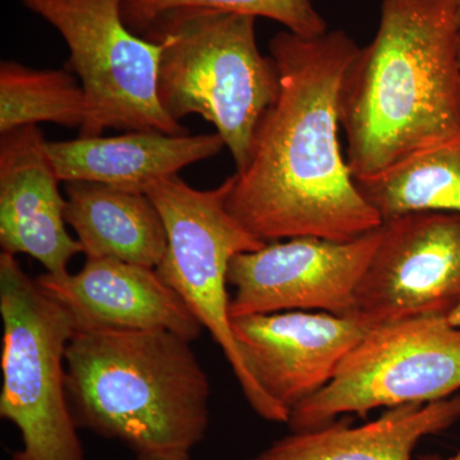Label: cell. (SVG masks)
Masks as SVG:
<instances>
[{
    "mask_svg": "<svg viewBox=\"0 0 460 460\" xmlns=\"http://www.w3.org/2000/svg\"><path fill=\"white\" fill-rule=\"evenodd\" d=\"M343 30L314 38L284 30L269 41L280 90L246 165L230 175L226 208L265 243L298 237L347 242L380 228L339 141L341 84L359 50Z\"/></svg>",
    "mask_w": 460,
    "mask_h": 460,
    "instance_id": "obj_1",
    "label": "cell"
},
{
    "mask_svg": "<svg viewBox=\"0 0 460 460\" xmlns=\"http://www.w3.org/2000/svg\"><path fill=\"white\" fill-rule=\"evenodd\" d=\"M339 111L354 180L458 133L453 0H383L376 35L345 72Z\"/></svg>",
    "mask_w": 460,
    "mask_h": 460,
    "instance_id": "obj_2",
    "label": "cell"
},
{
    "mask_svg": "<svg viewBox=\"0 0 460 460\" xmlns=\"http://www.w3.org/2000/svg\"><path fill=\"white\" fill-rule=\"evenodd\" d=\"M66 395L78 429L138 454H190L210 422L211 386L187 339L165 330L75 332Z\"/></svg>",
    "mask_w": 460,
    "mask_h": 460,
    "instance_id": "obj_3",
    "label": "cell"
},
{
    "mask_svg": "<svg viewBox=\"0 0 460 460\" xmlns=\"http://www.w3.org/2000/svg\"><path fill=\"white\" fill-rule=\"evenodd\" d=\"M256 17L181 9L157 20L142 38L163 45L157 96L181 123L198 114L213 124L234 160L246 165L260 122L279 95V71L260 53Z\"/></svg>",
    "mask_w": 460,
    "mask_h": 460,
    "instance_id": "obj_4",
    "label": "cell"
},
{
    "mask_svg": "<svg viewBox=\"0 0 460 460\" xmlns=\"http://www.w3.org/2000/svg\"><path fill=\"white\" fill-rule=\"evenodd\" d=\"M0 416L22 440L12 459L84 460L66 395V354L74 323L16 256L5 252L0 255Z\"/></svg>",
    "mask_w": 460,
    "mask_h": 460,
    "instance_id": "obj_5",
    "label": "cell"
},
{
    "mask_svg": "<svg viewBox=\"0 0 460 460\" xmlns=\"http://www.w3.org/2000/svg\"><path fill=\"white\" fill-rule=\"evenodd\" d=\"M232 180L213 190H196L180 175L151 184L146 195L156 206L168 235V250L157 274L181 296L223 350L253 411L270 422L288 423L289 411L263 393L248 372L230 316L228 272L239 253L265 246L229 214Z\"/></svg>",
    "mask_w": 460,
    "mask_h": 460,
    "instance_id": "obj_6",
    "label": "cell"
},
{
    "mask_svg": "<svg viewBox=\"0 0 460 460\" xmlns=\"http://www.w3.org/2000/svg\"><path fill=\"white\" fill-rule=\"evenodd\" d=\"M65 39L66 68L80 78L86 118L80 137L107 129L189 135L165 113L157 96L163 45L129 30L122 0H18Z\"/></svg>",
    "mask_w": 460,
    "mask_h": 460,
    "instance_id": "obj_7",
    "label": "cell"
},
{
    "mask_svg": "<svg viewBox=\"0 0 460 460\" xmlns=\"http://www.w3.org/2000/svg\"><path fill=\"white\" fill-rule=\"evenodd\" d=\"M460 390V328L420 317L372 328L317 394L290 411V431L323 428L343 414L428 404Z\"/></svg>",
    "mask_w": 460,
    "mask_h": 460,
    "instance_id": "obj_8",
    "label": "cell"
},
{
    "mask_svg": "<svg viewBox=\"0 0 460 460\" xmlns=\"http://www.w3.org/2000/svg\"><path fill=\"white\" fill-rule=\"evenodd\" d=\"M383 226L353 241L298 237L239 253L229 266L230 316L313 311L356 314V292Z\"/></svg>",
    "mask_w": 460,
    "mask_h": 460,
    "instance_id": "obj_9",
    "label": "cell"
},
{
    "mask_svg": "<svg viewBox=\"0 0 460 460\" xmlns=\"http://www.w3.org/2000/svg\"><path fill=\"white\" fill-rule=\"evenodd\" d=\"M460 304V214L428 211L383 223L356 292V316L378 326L447 317Z\"/></svg>",
    "mask_w": 460,
    "mask_h": 460,
    "instance_id": "obj_10",
    "label": "cell"
},
{
    "mask_svg": "<svg viewBox=\"0 0 460 460\" xmlns=\"http://www.w3.org/2000/svg\"><path fill=\"white\" fill-rule=\"evenodd\" d=\"M248 372L287 411L317 394L374 326L356 316L288 311L232 319Z\"/></svg>",
    "mask_w": 460,
    "mask_h": 460,
    "instance_id": "obj_11",
    "label": "cell"
},
{
    "mask_svg": "<svg viewBox=\"0 0 460 460\" xmlns=\"http://www.w3.org/2000/svg\"><path fill=\"white\" fill-rule=\"evenodd\" d=\"M35 280L65 308L75 332L165 330L190 343L204 332L156 269L115 259H86L75 274L44 272Z\"/></svg>",
    "mask_w": 460,
    "mask_h": 460,
    "instance_id": "obj_12",
    "label": "cell"
},
{
    "mask_svg": "<svg viewBox=\"0 0 460 460\" xmlns=\"http://www.w3.org/2000/svg\"><path fill=\"white\" fill-rule=\"evenodd\" d=\"M38 126L3 133L0 138V246L9 255L38 260L45 272H68L83 253L66 230V199Z\"/></svg>",
    "mask_w": 460,
    "mask_h": 460,
    "instance_id": "obj_13",
    "label": "cell"
},
{
    "mask_svg": "<svg viewBox=\"0 0 460 460\" xmlns=\"http://www.w3.org/2000/svg\"><path fill=\"white\" fill-rule=\"evenodd\" d=\"M45 147L60 181H91L145 193L155 181L217 156L226 144L217 132L172 136L133 131L114 137L47 141Z\"/></svg>",
    "mask_w": 460,
    "mask_h": 460,
    "instance_id": "obj_14",
    "label": "cell"
},
{
    "mask_svg": "<svg viewBox=\"0 0 460 460\" xmlns=\"http://www.w3.org/2000/svg\"><path fill=\"white\" fill-rule=\"evenodd\" d=\"M459 420L460 395L401 405L361 426L335 420L323 428L290 432L250 460H411L422 438Z\"/></svg>",
    "mask_w": 460,
    "mask_h": 460,
    "instance_id": "obj_15",
    "label": "cell"
},
{
    "mask_svg": "<svg viewBox=\"0 0 460 460\" xmlns=\"http://www.w3.org/2000/svg\"><path fill=\"white\" fill-rule=\"evenodd\" d=\"M66 222L86 259H115L156 269L168 250L162 215L146 193L66 183Z\"/></svg>",
    "mask_w": 460,
    "mask_h": 460,
    "instance_id": "obj_16",
    "label": "cell"
},
{
    "mask_svg": "<svg viewBox=\"0 0 460 460\" xmlns=\"http://www.w3.org/2000/svg\"><path fill=\"white\" fill-rule=\"evenodd\" d=\"M354 181L383 223L428 211L460 214V131Z\"/></svg>",
    "mask_w": 460,
    "mask_h": 460,
    "instance_id": "obj_17",
    "label": "cell"
},
{
    "mask_svg": "<svg viewBox=\"0 0 460 460\" xmlns=\"http://www.w3.org/2000/svg\"><path fill=\"white\" fill-rule=\"evenodd\" d=\"M86 96L68 69H35L3 60L0 65V133L39 123L81 128Z\"/></svg>",
    "mask_w": 460,
    "mask_h": 460,
    "instance_id": "obj_18",
    "label": "cell"
},
{
    "mask_svg": "<svg viewBox=\"0 0 460 460\" xmlns=\"http://www.w3.org/2000/svg\"><path fill=\"white\" fill-rule=\"evenodd\" d=\"M181 9H206L277 21L288 31L305 38L328 32V23L313 0H122L126 25L144 36L157 20Z\"/></svg>",
    "mask_w": 460,
    "mask_h": 460,
    "instance_id": "obj_19",
    "label": "cell"
},
{
    "mask_svg": "<svg viewBox=\"0 0 460 460\" xmlns=\"http://www.w3.org/2000/svg\"><path fill=\"white\" fill-rule=\"evenodd\" d=\"M136 460H193L190 454H168V456H159V454H138Z\"/></svg>",
    "mask_w": 460,
    "mask_h": 460,
    "instance_id": "obj_20",
    "label": "cell"
},
{
    "mask_svg": "<svg viewBox=\"0 0 460 460\" xmlns=\"http://www.w3.org/2000/svg\"><path fill=\"white\" fill-rule=\"evenodd\" d=\"M447 319L450 323H452V325L458 326V328H460V304L454 308Z\"/></svg>",
    "mask_w": 460,
    "mask_h": 460,
    "instance_id": "obj_21",
    "label": "cell"
},
{
    "mask_svg": "<svg viewBox=\"0 0 460 460\" xmlns=\"http://www.w3.org/2000/svg\"><path fill=\"white\" fill-rule=\"evenodd\" d=\"M422 460H460V450L454 454V456H449V458L444 459L440 458V456H425V458H422Z\"/></svg>",
    "mask_w": 460,
    "mask_h": 460,
    "instance_id": "obj_22",
    "label": "cell"
},
{
    "mask_svg": "<svg viewBox=\"0 0 460 460\" xmlns=\"http://www.w3.org/2000/svg\"><path fill=\"white\" fill-rule=\"evenodd\" d=\"M454 7H456V18H458L459 26V57H460V0H453Z\"/></svg>",
    "mask_w": 460,
    "mask_h": 460,
    "instance_id": "obj_23",
    "label": "cell"
}]
</instances>
